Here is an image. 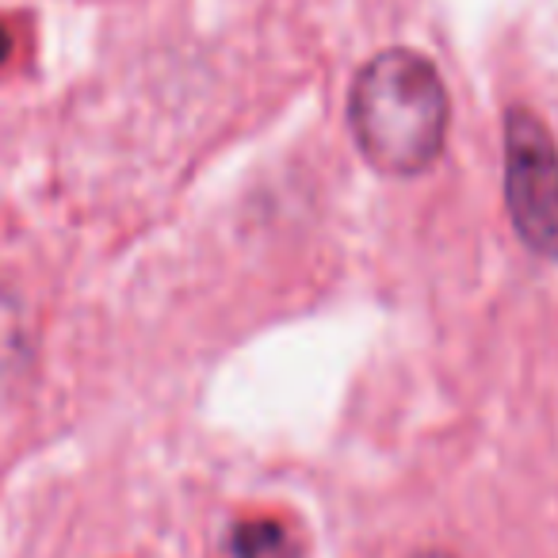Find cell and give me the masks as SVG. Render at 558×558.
<instances>
[{"label":"cell","mask_w":558,"mask_h":558,"mask_svg":"<svg viewBox=\"0 0 558 558\" xmlns=\"http://www.w3.org/2000/svg\"><path fill=\"white\" fill-rule=\"evenodd\" d=\"M448 88L417 50H383L360 70L349 123L367 161L387 177H417L448 142Z\"/></svg>","instance_id":"obj_1"},{"label":"cell","mask_w":558,"mask_h":558,"mask_svg":"<svg viewBox=\"0 0 558 558\" xmlns=\"http://www.w3.org/2000/svg\"><path fill=\"white\" fill-rule=\"evenodd\" d=\"M505 207L520 241L543 260H558V149L527 108L505 116Z\"/></svg>","instance_id":"obj_2"},{"label":"cell","mask_w":558,"mask_h":558,"mask_svg":"<svg viewBox=\"0 0 558 558\" xmlns=\"http://www.w3.org/2000/svg\"><path fill=\"white\" fill-rule=\"evenodd\" d=\"M233 558H303V539L279 517H248L233 524Z\"/></svg>","instance_id":"obj_3"},{"label":"cell","mask_w":558,"mask_h":558,"mask_svg":"<svg viewBox=\"0 0 558 558\" xmlns=\"http://www.w3.org/2000/svg\"><path fill=\"white\" fill-rule=\"evenodd\" d=\"M9 54H12V32L4 24H0V65L9 62Z\"/></svg>","instance_id":"obj_4"},{"label":"cell","mask_w":558,"mask_h":558,"mask_svg":"<svg viewBox=\"0 0 558 558\" xmlns=\"http://www.w3.org/2000/svg\"><path fill=\"white\" fill-rule=\"evenodd\" d=\"M413 558H451V555H444V550H425V555H413Z\"/></svg>","instance_id":"obj_5"}]
</instances>
